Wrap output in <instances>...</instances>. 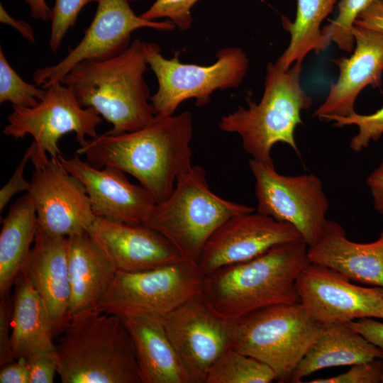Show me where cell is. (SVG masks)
<instances>
[{
  "label": "cell",
  "instance_id": "1",
  "mask_svg": "<svg viewBox=\"0 0 383 383\" xmlns=\"http://www.w3.org/2000/svg\"><path fill=\"white\" fill-rule=\"evenodd\" d=\"M190 111L156 114L145 126L121 134H104L88 140L76 152L96 168L116 167L134 177L155 199L164 201L178 177L192 167Z\"/></svg>",
  "mask_w": 383,
  "mask_h": 383
},
{
  "label": "cell",
  "instance_id": "2",
  "mask_svg": "<svg viewBox=\"0 0 383 383\" xmlns=\"http://www.w3.org/2000/svg\"><path fill=\"white\" fill-rule=\"evenodd\" d=\"M309 263L304 241L281 243L204 275L202 292L218 313L233 321L262 308L300 302L296 279Z\"/></svg>",
  "mask_w": 383,
  "mask_h": 383
},
{
  "label": "cell",
  "instance_id": "3",
  "mask_svg": "<svg viewBox=\"0 0 383 383\" xmlns=\"http://www.w3.org/2000/svg\"><path fill=\"white\" fill-rule=\"evenodd\" d=\"M148 65L143 42L135 39L112 57L79 62L61 82L82 107L94 109L113 125L107 133L121 134L145 126L156 115L144 78Z\"/></svg>",
  "mask_w": 383,
  "mask_h": 383
},
{
  "label": "cell",
  "instance_id": "4",
  "mask_svg": "<svg viewBox=\"0 0 383 383\" xmlns=\"http://www.w3.org/2000/svg\"><path fill=\"white\" fill-rule=\"evenodd\" d=\"M55 343L62 383H140L130 335L121 316L94 310L71 316Z\"/></svg>",
  "mask_w": 383,
  "mask_h": 383
},
{
  "label": "cell",
  "instance_id": "5",
  "mask_svg": "<svg viewBox=\"0 0 383 383\" xmlns=\"http://www.w3.org/2000/svg\"><path fill=\"white\" fill-rule=\"evenodd\" d=\"M301 63L296 62L287 70L268 64L259 103L248 101V108L239 106L220 118L219 128L237 133L251 159L273 165L272 149L277 143L289 145L299 155L295 129L302 123L301 111L312 104L301 85Z\"/></svg>",
  "mask_w": 383,
  "mask_h": 383
},
{
  "label": "cell",
  "instance_id": "6",
  "mask_svg": "<svg viewBox=\"0 0 383 383\" xmlns=\"http://www.w3.org/2000/svg\"><path fill=\"white\" fill-rule=\"evenodd\" d=\"M254 211V207L216 195L204 170L192 166L178 177L167 199L155 205L143 224L162 234L183 259L198 265L207 240L222 223Z\"/></svg>",
  "mask_w": 383,
  "mask_h": 383
},
{
  "label": "cell",
  "instance_id": "7",
  "mask_svg": "<svg viewBox=\"0 0 383 383\" xmlns=\"http://www.w3.org/2000/svg\"><path fill=\"white\" fill-rule=\"evenodd\" d=\"M300 302L262 308L233 321L232 348L272 367L288 379L325 331Z\"/></svg>",
  "mask_w": 383,
  "mask_h": 383
},
{
  "label": "cell",
  "instance_id": "8",
  "mask_svg": "<svg viewBox=\"0 0 383 383\" xmlns=\"http://www.w3.org/2000/svg\"><path fill=\"white\" fill-rule=\"evenodd\" d=\"M148 65L154 72L158 89L150 97L155 114L174 115L184 101L194 99L198 106L207 105L217 89L236 88L243 81L249 60L242 49L228 47L220 50L210 65L182 63L178 54L165 58L160 46L143 42Z\"/></svg>",
  "mask_w": 383,
  "mask_h": 383
},
{
  "label": "cell",
  "instance_id": "9",
  "mask_svg": "<svg viewBox=\"0 0 383 383\" xmlns=\"http://www.w3.org/2000/svg\"><path fill=\"white\" fill-rule=\"evenodd\" d=\"M204 277L196 263L184 259L147 270H117L94 311L122 318L162 316L201 292Z\"/></svg>",
  "mask_w": 383,
  "mask_h": 383
},
{
  "label": "cell",
  "instance_id": "10",
  "mask_svg": "<svg viewBox=\"0 0 383 383\" xmlns=\"http://www.w3.org/2000/svg\"><path fill=\"white\" fill-rule=\"evenodd\" d=\"M46 94L34 107H13L7 117L3 133L16 139L27 135L33 138L35 150L31 157L34 166L44 164L50 157H58L61 151L58 141L65 134L73 132L80 147L96 137V128L101 116L92 108L82 107L73 91L62 82H55L46 89Z\"/></svg>",
  "mask_w": 383,
  "mask_h": 383
},
{
  "label": "cell",
  "instance_id": "11",
  "mask_svg": "<svg viewBox=\"0 0 383 383\" xmlns=\"http://www.w3.org/2000/svg\"><path fill=\"white\" fill-rule=\"evenodd\" d=\"M249 167L255 180L257 212L294 226L308 246L321 237L329 202L321 179L313 174L287 176L274 165L253 159Z\"/></svg>",
  "mask_w": 383,
  "mask_h": 383
},
{
  "label": "cell",
  "instance_id": "12",
  "mask_svg": "<svg viewBox=\"0 0 383 383\" xmlns=\"http://www.w3.org/2000/svg\"><path fill=\"white\" fill-rule=\"evenodd\" d=\"M160 317L189 383H205L213 364L232 348L233 321L218 313L203 292Z\"/></svg>",
  "mask_w": 383,
  "mask_h": 383
},
{
  "label": "cell",
  "instance_id": "13",
  "mask_svg": "<svg viewBox=\"0 0 383 383\" xmlns=\"http://www.w3.org/2000/svg\"><path fill=\"white\" fill-rule=\"evenodd\" d=\"M131 0H99L94 17L79 43L55 65L40 67L33 75L34 83L46 89L61 82L68 72L84 60L112 57L126 50L136 30L150 28L171 31L176 26L170 20L150 21L138 16Z\"/></svg>",
  "mask_w": 383,
  "mask_h": 383
},
{
  "label": "cell",
  "instance_id": "14",
  "mask_svg": "<svg viewBox=\"0 0 383 383\" xmlns=\"http://www.w3.org/2000/svg\"><path fill=\"white\" fill-rule=\"evenodd\" d=\"M351 281L338 271L310 262L298 274L295 287L301 304L324 325L366 318L383 320V287Z\"/></svg>",
  "mask_w": 383,
  "mask_h": 383
},
{
  "label": "cell",
  "instance_id": "15",
  "mask_svg": "<svg viewBox=\"0 0 383 383\" xmlns=\"http://www.w3.org/2000/svg\"><path fill=\"white\" fill-rule=\"evenodd\" d=\"M27 193L40 232L67 237L86 231L96 218L84 186L63 167L58 157L35 166Z\"/></svg>",
  "mask_w": 383,
  "mask_h": 383
},
{
  "label": "cell",
  "instance_id": "16",
  "mask_svg": "<svg viewBox=\"0 0 383 383\" xmlns=\"http://www.w3.org/2000/svg\"><path fill=\"white\" fill-rule=\"evenodd\" d=\"M304 241L297 230L258 212L233 216L207 240L198 266L204 275L222 267L255 258L274 245Z\"/></svg>",
  "mask_w": 383,
  "mask_h": 383
},
{
  "label": "cell",
  "instance_id": "17",
  "mask_svg": "<svg viewBox=\"0 0 383 383\" xmlns=\"http://www.w3.org/2000/svg\"><path fill=\"white\" fill-rule=\"evenodd\" d=\"M58 159L63 167L84 186L96 216L132 224H143L157 204L143 187L132 184L125 172L111 166L96 168L73 157Z\"/></svg>",
  "mask_w": 383,
  "mask_h": 383
},
{
  "label": "cell",
  "instance_id": "18",
  "mask_svg": "<svg viewBox=\"0 0 383 383\" xmlns=\"http://www.w3.org/2000/svg\"><path fill=\"white\" fill-rule=\"evenodd\" d=\"M355 48L349 57L333 60L338 77L331 84L325 101L313 116L323 119L328 116H347L355 113L354 105L360 91L367 86L381 85L383 72V33L357 25L353 28Z\"/></svg>",
  "mask_w": 383,
  "mask_h": 383
},
{
  "label": "cell",
  "instance_id": "19",
  "mask_svg": "<svg viewBox=\"0 0 383 383\" xmlns=\"http://www.w3.org/2000/svg\"><path fill=\"white\" fill-rule=\"evenodd\" d=\"M86 231L104 247L118 271L147 270L183 260L162 234L145 224L96 216Z\"/></svg>",
  "mask_w": 383,
  "mask_h": 383
},
{
  "label": "cell",
  "instance_id": "20",
  "mask_svg": "<svg viewBox=\"0 0 383 383\" xmlns=\"http://www.w3.org/2000/svg\"><path fill=\"white\" fill-rule=\"evenodd\" d=\"M22 272L46 304L60 335L71 318L67 237L37 231Z\"/></svg>",
  "mask_w": 383,
  "mask_h": 383
},
{
  "label": "cell",
  "instance_id": "21",
  "mask_svg": "<svg viewBox=\"0 0 383 383\" xmlns=\"http://www.w3.org/2000/svg\"><path fill=\"white\" fill-rule=\"evenodd\" d=\"M310 262L338 271L352 281L383 287V230L372 243L348 240L343 227L327 220L318 241L308 246Z\"/></svg>",
  "mask_w": 383,
  "mask_h": 383
},
{
  "label": "cell",
  "instance_id": "22",
  "mask_svg": "<svg viewBox=\"0 0 383 383\" xmlns=\"http://www.w3.org/2000/svg\"><path fill=\"white\" fill-rule=\"evenodd\" d=\"M70 316L95 310L117 268L104 247L87 231L67 237Z\"/></svg>",
  "mask_w": 383,
  "mask_h": 383
},
{
  "label": "cell",
  "instance_id": "23",
  "mask_svg": "<svg viewBox=\"0 0 383 383\" xmlns=\"http://www.w3.org/2000/svg\"><path fill=\"white\" fill-rule=\"evenodd\" d=\"M122 318L131 340L140 383H189L160 316Z\"/></svg>",
  "mask_w": 383,
  "mask_h": 383
},
{
  "label": "cell",
  "instance_id": "24",
  "mask_svg": "<svg viewBox=\"0 0 383 383\" xmlns=\"http://www.w3.org/2000/svg\"><path fill=\"white\" fill-rule=\"evenodd\" d=\"M13 288L11 345L14 359L27 360L38 353L55 350L52 316L23 272Z\"/></svg>",
  "mask_w": 383,
  "mask_h": 383
},
{
  "label": "cell",
  "instance_id": "25",
  "mask_svg": "<svg viewBox=\"0 0 383 383\" xmlns=\"http://www.w3.org/2000/svg\"><path fill=\"white\" fill-rule=\"evenodd\" d=\"M383 360V349L345 323L327 325L298 364L288 382L297 383L314 372L331 367Z\"/></svg>",
  "mask_w": 383,
  "mask_h": 383
},
{
  "label": "cell",
  "instance_id": "26",
  "mask_svg": "<svg viewBox=\"0 0 383 383\" xmlns=\"http://www.w3.org/2000/svg\"><path fill=\"white\" fill-rule=\"evenodd\" d=\"M38 231L33 203L27 193L13 204L0 233V296L10 295L21 273Z\"/></svg>",
  "mask_w": 383,
  "mask_h": 383
},
{
  "label": "cell",
  "instance_id": "27",
  "mask_svg": "<svg viewBox=\"0 0 383 383\" xmlns=\"http://www.w3.org/2000/svg\"><path fill=\"white\" fill-rule=\"evenodd\" d=\"M338 1L297 0L294 21L282 16V26L291 38L289 45L274 63L278 68L287 70L296 62L302 63L310 52H319L329 46L331 41L321 26Z\"/></svg>",
  "mask_w": 383,
  "mask_h": 383
},
{
  "label": "cell",
  "instance_id": "28",
  "mask_svg": "<svg viewBox=\"0 0 383 383\" xmlns=\"http://www.w3.org/2000/svg\"><path fill=\"white\" fill-rule=\"evenodd\" d=\"M277 378L267 364L231 348L211 367L205 383H270Z\"/></svg>",
  "mask_w": 383,
  "mask_h": 383
},
{
  "label": "cell",
  "instance_id": "29",
  "mask_svg": "<svg viewBox=\"0 0 383 383\" xmlns=\"http://www.w3.org/2000/svg\"><path fill=\"white\" fill-rule=\"evenodd\" d=\"M46 89L25 82L12 68L0 47V103L13 107H34L43 99Z\"/></svg>",
  "mask_w": 383,
  "mask_h": 383
},
{
  "label": "cell",
  "instance_id": "30",
  "mask_svg": "<svg viewBox=\"0 0 383 383\" xmlns=\"http://www.w3.org/2000/svg\"><path fill=\"white\" fill-rule=\"evenodd\" d=\"M374 0H341L336 18L322 28L323 33L339 49L351 52L355 39L353 28L357 16Z\"/></svg>",
  "mask_w": 383,
  "mask_h": 383
},
{
  "label": "cell",
  "instance_id": "31",
  "mask_svg": "<svg viewBox=\"0 0 383 383\" xmlns=\"http://www.w3.org/2000/svg\"><path fill=\"white\" fill-rule=\"evenodd\" d=\"M322 120L333 122L335 127L355 125L358 133L350 142V148L356 152L369 146L371 141H377L383 135V106L373 113L362 115L353 113L347 116H328Z\"/></svg>",
  "mask_w": 383,
  "mask_h": 383
},
{
  "label": "cell",
  "instance_id": "32",
  "mask_svg": "<svg viewBox=\"0 0 383 383\" xmlns=\"http://www.w3.org/2000/svg\"><path fill=\"white\" fill-rule=\"evenodd\" d=\"M99 0H55L52 9L49 47L57 52L67 31L76 23L82 9L91 2Z\"/></svg>",
  "mask_w": 383,
  "mask_h": 383
},
{
  "label": "cell",
  "instance_id": "33",
  "mask_svg": "<svg viewBox=\"0 0 383 383\" xmlns=\"http://www.w3.org/2000/svg\"><path fill=\"white\" fill-rule=\"evenodd\" d=\"M199 0H155L140 16L150 21L166 18L180 30H188L193 22L192 9Z\"/></svg>",
  "mask_w": 383,
  "mask_h": 383
},
{
  "label": "cell",
  "instance_id": "34",
  "mask_svg": "<svg viewBox=\"0 0 383 383\" xmlns=\"http://www.w3.org/2000/svg\"><path fill=\"white\" fill-rule=\"evenodd\" d=\"M383 376V360L375 358L355 364L343 374L328 378L314 379L311 383H379Z\"/></svg>",
  "mask_w": 383,
  "mask_h": 383
},
{
  "label": "cell",
  "instance_id": "35",
  "mask_svg": "<svg viewBox=\"0 0 383 383\" xmlns=\"http://www.w3.org/2000/svg\"><path fill=\"white\" fill-rule=\"evenodd\" d=\"M30 370V383H52L57 374L55 350L43 351L26 360Z\"/></svg>",
  "mask_w": 383,
  "mask_h": 383
},
{
  "label": "cell",
  "instance_id": "36",
  "mask_svg": "<svg viewBox=\"0 0 383 383\" xmlns=\"http://www.w3.org/2000/svg\"><path fill=\"white\" fill-rule=\"evenodd\" d=\"M13 297L0 296V366L16 360L11 345Z\"/></svg>",
  "mask_w": 383,
  "mask_h": 383
},
{
  "label": "cell",
  "instance_id": "37",
  "mask_svg": "<svg viewBox=\"0 0 383 383\" xmlns=\"http://www.w3.org/2000/svg\"><path fill=\"white\" fill-rule=\"evenodd\" d=\"M35 150L34 142L26 150L20 162L8 181V182L0 190V211L4 209L5 206L12 199V197L21 192H28L30 189V182H27L23 177V172L28 160L31 159Z\"/></svg>",
  "mask_w": 383,
  "mask_h": 383
},
{
  "label": "cell",
  "instance_id": "38",
  "mask_svg": "<svg viewBox=\"0 0 383 383\" xmlns=\"http://www.w3.org/2000/svg\"><path fill=\"white\" fill-rule=\"evenodd\" d=\"M368 341L383 349V322L374 318H361L345 323Z\"/></svg>",
  "mask_w": 383,
  "mask_h": 383
},
{
  "label": "cell",
  "instance_id": "39",
  "mask_svg": "<svg viewBox=\"0 0 383 383\" xmlns=\"http://www.w3.org/2000/svg\"><path fill=\"white\" fill-rule=\"evenodd\" d=\"M354 25L383 33V0H374L357 16Z\"/></svg>",
  "mask_w": 383,
  "mask_h": 383
},
{
  "label": "cell",
  "instance_id": "40",
  "mask_svg": "<svg viewBox=\"0 0 383 383\" xmlns=\"http://www.w3.org/2000/svg\"><path fill=\"white\" fill-rule=\"evenodd\" d=\"M0 383H30V370L26 360H16L0 370Z\"/></svg>",
  "mask_w": 383,
  "mask_h": 383
},
{
  "label": "cell",
  "instance_id": "41",
  "mask_svg": "<svg viewBox=\"0 0 383 383\" xmlns=\"http://www.w3.org/2000/svg\"><path fill=\"white\" fill-rule=\"evenodd\" d=\"M373 199L374 209L383 216V160L367 179Z\"/></svg>",
  "mask_w": 383,
  "mask_h": 383
},
{
  "label": "cell",
  "instance_id": "42",
  "mask_svg": "<svg viewBox=\"0 0 383 383\" xmlns=\"http://www.w3.org/2000/svg\"><path fill=\"white\" fill-rule=\"evenodd\" d=\"M0 22L17 30L22 37L29 43H34L35 42L34 30L31 26L23 20L14 18L6 11L1 4H0Z\"/></svg>",
  "mask_w": 383,
  "mask_h": 383
},
{
  "label": "cell",
  "instance_id": "43",
  "mask_svg": "<svg viewBox=\"0 0 383 383\" xmlns=\"http://www.w3.org/2000/svg\"><path fill=\"white\" fill-rule=\"evenodd\" d=\"M28 5L30 16L35 20L48 21L52 18V9L45 0H25Z\"/></svg>",
  "mask_w": 383,
  "mask_h": 383
},
{
  "label": "cell",
  "instance_id": "44",
  "mask_svg": "<svg viewBox=\"0 0 383 383\" xmlns=\"http://www.w3.org/2000/svg\"><path fill=\"white\" fill-rule=\"evenodd\" d=\"M382 382L383 383V376H382Z\"/></svg>",
  "mask_w": 383,
  "mask_h": 383
}]
</instances>
